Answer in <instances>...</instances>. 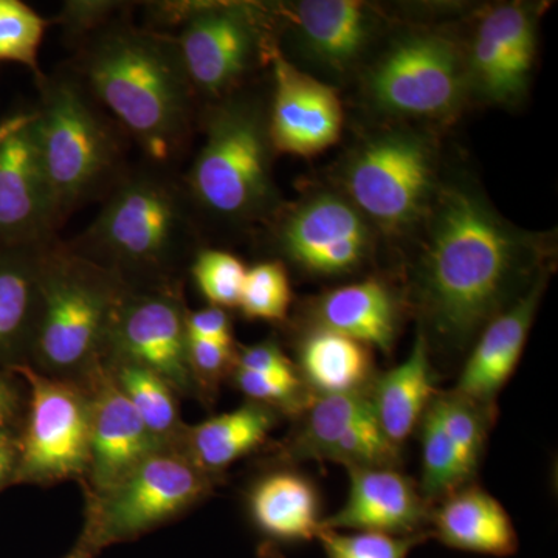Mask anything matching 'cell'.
Returning <instances> with one entry per match:
<instances>
[{
	"label": "cell",
	"mask_w": 558,
	"mask_h": 558,
	"mask_svg": "<svg viewBox=\"0 0 558 558\" xmlns=\"http://www.w3.org/2000/svg\"><path fill=\"white\" fill-rule=\"evenodd\" d=\"M236 363L234 344L189 337V368L196 398H215L219 385L231 376Z\"/></svg>",
	"instance_id": "cell-36"
},
{
	"label": "cell",
	"mask_w": 558,
	"mask_h": 558,
	"mask_svg": "<svg viewBox=\"0 0 558 558\" xmlns=\"http://www.w3.org/2000/svg\"><path fill=\"white\" fill-rule=\"evenodd\" d=\"M10 371L27 392L13 480L38 486L83 483L89 468V391L75 381L44 376L27 363Z\"/></svg>",
	"instance_id": "cell-10"
},
{
	"label": "cell",
	"mask_w": 558,
	"mask_h": 558,
	"mask_svg": "<svg viewBox=\"0 0 558 558\" xmlns=\"http://www.w3.org/2000/svg\"><path fill=\"white\" fill-rule=\"evenodd\" d=\"M349 478L347 502L339 512L322 521V529H352L392 537L429 535L433 508L413 481L398 469H349Z\"/></svg>",
	"instance_id": "cell-20"
},
{
	"label": "cell",
	"mask_w": 558,
	"mask_h": 558,
	"mask_svg": "<svg viewBox=\"0 0 558 558\" xmlns=\"http://www.w3.org/2000/svg\"><path fill=\"white\" fill-rule=\"evenodd\" d=\"M278 411L260 403L245 402L240 409L219 414L189 427L180 451L194 465L218 478L238 459L247 457L269 438Z\"/></svg>",
	"instance_id": "cell-26"
},
{
	"label": "cell",
	"mask_w": 558,
	"mask_h": 558,
	"mask_svg": "<svg viewBox=\"0 0 558 558\" xmlns=\"http://www.w3.org/2000/svg\"><path fill=\"white\" fill-rule=\"evenodd\" d=\"M128 5L130 3L113 0H69L62 5L54 24L60 25L65 35L80 46L94 33L123 16Z\"/></svg>",
	"instance_id": "cell-37"
},
{
	"label": "cell",
	"mask_w": 558,
	"mask_h": 558,
	"mask_svg": "<svg viewBox=\"0 0 558 558\" xmlns=\"http://www.w3.org/2000/svg\"><path fill=\"white\" fill-rule=\"evenodd\" d=\"M186 330L194 339L234 344L233 326L229 314L222 307L209 306L201 311L186 312Z\"/></svg>",
	"instance_id": "cell-39"
},
{
	"label": "cell",
	"mask_w": 558,
	"mask_h": 558,
	"mask_svg": "<svg viewBox=\"0 0 558 558\" xmlns=\"http://www.w3.org/2000/svg\"><path fill=\"white\" fill-rule=\"evenodd\" d=\"M17 459L16 433H0V486L13 480Z\"/></svg>",
	"instance_id": "cell-41"
},
{
	"label": "cell",
	"mask_w": 558,
	"mask_h": 558,
	"mask_svg": "<svg viewBox=\"0 0 558 558\" xmlns=\"http://www.w3.org/2000/svg\"><path fill=\"white\" fill-rule=\"evenodd\" d=\"M545 286L546 275L542 274L520 299L488 322L454 391L494 407L499 389L519 365Z\"/></svg>",
	"instance_id": "cell-22"
},
{
	"label": "cell",
	"mask_w": 558,
	"mask_h": 558,
	"mask_svg": "<svg viewBox=\"0 0 558 558\" xmlns=\"http://www.w3.org/2000/svg\"><path fill=\"white\" fill-rule=\"evenodd\" d=\"M247 267L236 256L222 250L205 248L196 253L191 275L202 295L211 306L230 310L240 304Z\"/></svg>",
	"instance_id": "cell-33"
},
{
	"label": "cell",
	"mask_w": 558,
	"mask_h": 558,
	"mask_svg": "<svg viewBox=\"0 0 558 558\" xmlns=\"http://www.w3.org/2000/svg\"><path fill=\"white\" fill-rule=\"evenodd\" d=\"M292 32L300 50L332 75L362 61L376 38V13L355 0H303L292 7Z\"/></svg>",
	"instance_id": "cell-21"
},
{
	"label": "cell",
	"mask_w": 558,
	"mask_h": 558,
	"mask_svg": "<svg viewBox=\"0 0 558 558\" xmlns=\"http://www.w3.org/2000/svg\"><path fill=\"white\" fill-rule=\"evenodd\" d=\"M102 365L157 442L180 450L186 425L180 416L178 392L156 373L134 363L108 360Z\"/></svg>",
	"instance_id": "cell-30"
},
{
	"label": "cell",
	"mask_w": 558,
	"mask_h": 558,
	"mask_svg": "<svg viewBox=\"0 0 558 558\" xmlns=\"http://www.w3.org/2000/svg\"><path fill=\"white\" fill-rule=\"evenodd\" d=\"M95 557H97V554H95L94 550H92L89 548V546L84 545V543L81 542V539H78V543H76L75 548L70 550L68 556H65L64 558H95Z\"/></svg>",
	"instance_id": "cell-43"
},
{
	"label": "cell",
	"mask_w": 558,
	"mask_h": 558,
	"mask_svg": "<svg viewBox=\"0 0 558 558\" xmlns=\"http://www.w3.org/2000/svg\"><path fill=\"white\" fill-rule=\"evenodd\" d=\"M0 247V369L31 359L40 304V270L49 247Z\"/></svg>",
	"instance_id": "cell-24"
},
{
	"label": "cell",
	"mask_w": 558,
	"mask_h": 558,
	"mask_svg": "<svg viewBox=\"0 0 558 558\" xmlns=\"http://www.w3.org/2000/svg\"><path fill=\"white\" fill-rule=\"evenodd\" d=\"M425 219L414 301L436 340L462 348L543 274L542 242L464 180L439 189Z\"/></svg>",
	"instance_id": "cell-1"
},
{
	"label": "cell",
	"mask_w": 558,
	"mask_h": 558,
	"mask_svg": "<svg viewBox=\"0 0 558 558\" xmlns=\"http://www.w3.org/2000/svg\"><path fill=\"white\" fill-rule=\"evenodd\" d=\"M317 538L328 558H407L417 545L427 542L429 535L392 537L376 532L341 534L322 529Z\"/></svg>",
	"instance_id": "cell-34"
},
{
	"label": "cell",
	"mask_w": 558,
	"mask_h": 558,
	"mask_svg": "<svg viewBox=\"0 0 558 558\" xmlns=\"http://www.w3.org/2000/svg\"><path fill=\"white\" fill-rule=\"evenodd\" d=\"M49 21L43 20L31 7L20 0H0V61L39 70V49Z\"/></svg>",
	"instance_id": "cell-31"
},
{
	"label": "cell",
	"mask_w": 558,
	"mask_h": 558,
	"mask_svg": "<svg viewBox=\"0 0 558 558\" xmlns=\"http://www.w3.org/2000/svg\"><path fill=\"white\" fill-rule=\"evenodd\" d=\"M365 94L369 105L387 116L450 119L470 94L465 57L439 33H407L371 64Z\"/></svg>",
	"instance_id": "cell-11"
},
{
	"label": "cell",
	"mask_w": 558,
	"mask_h": 558,
	"mask_svg": "<svg viewBox=\"0 0 558 558\" xmlns=\"http://www.w3.org/2000/svg\"><path fill=\"white\" fill-rule=\"evenodd\" d=\"M72 70L149 163L168 168L182 156L199 97L171 35L123 14L80 44Z\"/></svg>",
	"instance_id": "cell-2"
},
{
	"label": "cell",
	"mask_w": 558,
	"mask_h": 558,
	"mask_svg": "<svg viewBox=\"0 0 558 558\" xmlns=\"http://www.w3.org/2000/svg\"><path fill=\"white\" fill-rule=\"evenodd\" d=\"M216 480L183 451H154L116 486L86 494L80 539L95 554L134 542L204 501L215 490Z\"/></svg>",
	"instance_id": "cell-8"
},
{
	"label": "cell",
	"mask_w": 558,
	"mask_h": 558,
	"mask_svg": "<svg viewBox=\"0 0 558 558\" xmlns=\"http://www.w3.org/2000/svg\"><path fill=\"white\" fill-rule=\"evenodd\" d=\"M32 135L60 226L72 213L108 196L126 174L121 128L72 69L38 76Z\"/></svg>",
	"instance_id": "cell-4"
},
{
	"label": "cell",
	"mask_w": 558,
	"mask_h": 558,
	"mask_svg": "<svg viewBox=\"0 0 558 558\" xmlns=\"http://www.w3.org/2000/svg\"><path fill=\"white\" fill-rule=\"evenodd\" d=\"M250 517L263 534L278 542H311L322 531L317 488L306 476L278 470L253 484Z\"/></svg>",
	"instance_id": "cell-28"
},
{
	"label": "cell",
	"mask_w": 558,
	"mask_h": 558,
	"mask_svg": "<svg viewBox=\"0 0 558 558\" xmlns=\"http://www.w3.org/2000/svg\"><path fill=\"white\" fill-rule=\"evenodd\" d=\"M432 509L429 535L449 548L510 557L519 550V535L509 513L486 490L464 486Z\"/></svg>",
	"instance_id": "cell-23"
},
{
	"label": "cell",
	"mask_w": 558,
	"mask_h": 558,
	"mask_svg": "<svg viewBox=\"0 0 558 558\" xmlns=\"http://www.w3.org/2000/svg\"><path fill=\"white\" fill-rule=\"evenodd\" d=\"M292 289L288 270L279 260L256 264L245 274L238 307L250 319L281 322L288 317Z\"/></svg>",
	"instance_id": "cell-32"
},
{
	"label": "cell",
	"mask_w": 558,
	"mask_h": 558,
	"mask_svg": "<svg viewBox=\"0 0 558 558\" xmlns=\"http://www.w3.org/2000/svg\"><path fill=\"white\" fill-rule=\"evenodd\" d=\"M205 138L185 185L196 213L227 223L252 226L277 211L269 110L240 90L211 102Z\"/></svg>",
	"instance_id": "cell-6"
},
{
	"label": "cell",
	"mask_w": 558,
	"mask_h": 558,
	"mask_svg": "<svg viewBox=\"0 0 558 558\" xmlns=\"http://www.w3.org/2000/svg\"><path fill=\"white\" fill-rule=\"evenodd\" d=\"M428 340L418 332L409 359L395 369L374 377L368 399L381 432L392 446L402 447L417 427L436 396Z\"/></svg>",
	"instance_id": "cell-27"
},
{
	"label": "cell",
	"mask_w": 558,
	"mask_h": 558,
	"mask_svg": "<svg viewBox=\"0 0 558 558\" xmlns=\"http://www.w3.org/2000/svg\"><path fill=\"white\" fill-rule=\"evenodd\" d=\"M194 215L185 185L148 163L128 170L94 222L68 245L130 286L178 281L174 275L196 242Z\"/></svg>",
	"instance_id": "cell-3"
},
{
	"label": "cell",
	"mask_w": 558,
	"mask_h": 558,
	"mask_svg": "<svg viewBox=\"0 0 558 558\" xmlns=\"http://www.w3.org/2000/svg\"><path fill=\"white\" fill-rule=\"evenodd\" d=\"M537 54V14L526 3L492 7L476 25L465 57L469 89L494 105L526 94Z\"/></svg>",
	"instance_id": "cell-16"
},
{
	"label": "cell",
	"mask_w": 558,
	"mask_h": 558,
	"mask_svg": "<svg viewBox=\"0 0 558 558\" xmlns=\"http://www.w3.org/2000/svg\"><path fill=\"white\" fill-rule=\"evenodd\" d=\"M315 326L388 354L398 339L399 304L385 282L366 279L325 293L315 304Z\"/></svg>",
	"instance_id": "cell-25"
},
{
	"label": "cell",
	"mask_w": 558,
	"mask_h": 558,
	"mask_svg": "<svg viewBox=\"0 0 558 558\" xmlns=\"http://www.w3.org/2000/svg\"><path fill=\"white\" fill-rule=\"evenodd\" d=\"M259 558H284L274 543H264L259 548Z\"/></svg>",
	"instance_id": "cell-44"
},
{
	"label": "cell",
	"mask_w": 558,
	"mask_h": 558,
	"mask_svg": "<svg viewBox=\"0 0 558 558\" xmlns=\"http://www.w3.org/2000/svg\"><path fill=\"white\" fill-rule=\"evenodd\" d=\"M234 368L252 371V373L278 377L282 380L303 381L295 363L274 341L238 348Z\"/></svg>",
	"instance_id": "cell-38"
},
{
	"label": "cell",
	"mask_w": 558,
	"mask_h": 558,
	"mask_svg": "<svg viewBox=\"0 0 558 558\" xmlns=\"http://www.w3.org/2000/svg\"><path fill=\"white\" fill-rule=\"evenodd\" d=\"M269 60L274 73L269 132L275 150L310 157L336 145L343 128L337 92L296 68L277 44H271Z\"/></svg>",
	"instance_id": "cell-17"
},
{
	"label": "cell",
	"mask_w": 558,
	"mask_h": 558,
	"mask_svg": "<svg viewBox=\"0 0 558 558\" xmlns=\"http://www.w3.org/2000/svg\"><path fill=\"white\" fill-rule=\"evenodd\" d=\"M24 381L10 369H0V433H16L24 421Z\"/></svg>",
	"instance_id": "cell-40"
},
{
	"label": "cell",
	"mask_w": 558,
	"mask_h": 558,
	"mask_svg": "<svg viewBox=\"0 0 558 558\" xmlns=\"http://www.w3.org/2000/svg\"><path fill=\"white\" fill-rule=\"evenodd\" d=\"M286 457L355 468H396L400 450L381 432L368 392L314 396Z\"/></svg>",
	"instance_id": "cell-14"
},
{
	"label": "cell",
	"mask_w": 558,
	"mask_h": 558,
	"mask_svg": "<svg viewBox=\"0 0 558 558\" xmlns=\"http://www.w3.org/2000/svg\"><path fill=\"white\" fill-rule=\"evenodd\" d=\"M180 282L131 286L110 337L108 360L153 371L178 396L196 398L189 368V330Z\"/></svg>",
	"instance_id": "cell-12"
},
{
	"label": "cell",
	"mask_w": 558,
	"mask_h": 558,
	"mask_svg": "<svg viewBox=\"0 0 558 558\" xmlns=\"http://www.w3.org/2000/svg\"><path fill=\"white\" fill-rule=\"evenodd\" d=\"M494 407L436 392L421 422L422 497L428 505L468 486L486 446Z\"/></svg>",
	"instance_id": "cell-15"
},
{
	"label": "cell",
	"mask_w": 558,
	"mask_h": 558,
	"mask_svg": "<svg viewBox=\"0 0 558 558\" xmlns=\"http://www.w3.org/2000/svg\"><path fill=\"white\" fill-rule=\"evenodd\" d=\"M32 119L33 110L32 112L14 113L13 117H9V119L0 121V143H2L3 140L9 138L11 134H14V132L27 126Z\"/></svg>",
	"instance_id": "cell-42"
},
{
	"label": "cell",
	"mask_w": 558,
	"mask_h": 558,
	"mask_svg": "<svg viewBox=\"0 0 558 558\" xmlns=\"http://www.w3.org/2000/svg\"><path fill=\"white\" fill-rule=\"evenodd\" d=\"M131 286L84 258L68 242H51L40 270V304L27 365L53 379L84 385L108 357L110 337Z\"/></svg>",
	"instance_id": "cell-5"
},
{
	"label": "cell",
	"mask_w": 558,
	"mask_h": 558,
	"mask_svg": "<svg viewBox=\"0 0 558 558\" xmlns=\"http://www.w3.org/2000/svg\"><path fill=\"white\" fill-rule=\"evenodd\" d=\"M347 197L387 231H405L427 218L438 194L436 149L410 128H391L363 140L343 174Z\"/></svg>",
	"instance_id": "cell-9"
},
{
	"label": "cell",
	"mask_w": 558,
	"mask_h": 558,
	"mask_svg": "<svg viewBox=\"0 0 558 558\" xmlns=\"http://www.w3.org/2000/svg\"><path fill=\"white\" fill-rule=\"evenodd\" d=\"M231 379L248 400L269 407L278 413L282 411V413L301 414L314 399V395L304 381L282 380L241 368L233 369Z\"/></svg>",
	"instance_id": "cell-35"
},
{
	"label": "cell",
	"mask_w": 558,
	"mask_h": 558,
	"mask_svg": "<svg viewBox=\"0 0 558 558\" xmlns=\"http://www.w3.org/2000/svg\"><path fill=\"white\" fill-rule=\"evenodd\" d=\"M84 387L90 399V446L83 484L86 494H98L120 483L154 451L167 447L150 435L105 365Z\"/></svg>",
	"instance_id": "cell-18"
},
{
	"label": "cell",
	"mask_w": 558,
	"mask_h": 558,
	"mask_svg": "<svg viewBox=\"0 0 558 558\" xmlns=\"http://www.w3.org/2000/svg\"><path fill=\"white\" fill-rule=\"evenodd\" d=\"M296 369L314 396L368 392L374 380L371 349L322 326L301 337Z\"/></svg>",
	"instance_id": "cell-29"
},
{
	"label": "cell",
	"mask_w": 558,
	"mask_h": 558,
	"mask_svg": "<svg viewBox=\"0 0 558 558\" xmlns=\"http://www.w3.org/2000/svg\"><path fill=\"white\" fill-rule=\"evenodd\" d=\"M149 20L178 43L197 97L209 102L240 90L271 44L263 9L242 2L149 3Z\"/></svg>",
	"instance_id": "cell-7"
},
{
	"label": "cell",
	"mask_w": 558,
	"mask_h": 558,
	"mask_svg": "<svg viewBox=\"0 0 558 558\" xmlns=\"http://www.w3.org/2000/svg\"><path fill=\"white\" fill-rule=\"evenodd\" d=\"M282 255L307 274L337 277L359 269L373 248L365 216L340 194L307 197L278 226Z\"/></svg>",
	"instance_id": "cell-13"
},
{
	"label": "cell",
	"mask_w": 558,
	"mask_h": 558,
	"mask_svg": "<svg viewBox=\"0 0 558 558\" xmlns=\"http://www.w3.org/2000/svg\"><path fill=\"white\" fill-rule=\"evenodd\" d=\"M31 124L0 143V247L51 244L61 229L40 171Z\"/></svg>",
	"instance_id": "cell-19"
}]
</instances>
